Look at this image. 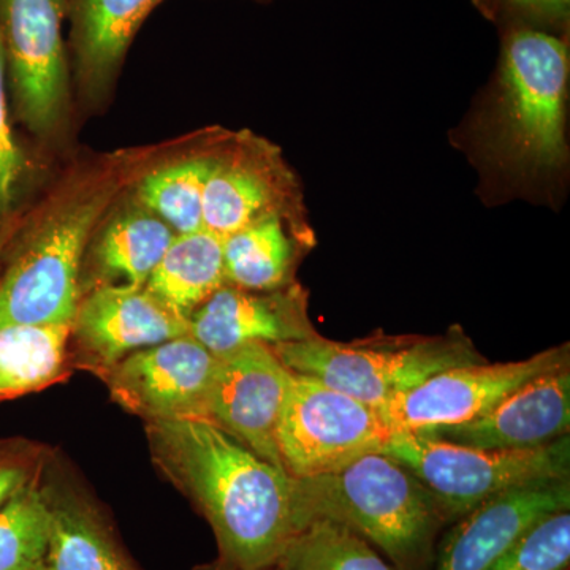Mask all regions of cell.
Listing matches in <instances>:
<instances>
[{
	"instance_id": "6da1fadb",
	"label": "cell",
	"mask_w": 570,
	"mask_h": 570,
	"mask_svg": "<svg viewBox=\"0 0 570 570\" xmlns=\"http://www.w3.org/2000/svg\"><path fill=\"white\" fill-rule=\"evenodd\" d=\"M160 142L80 151L62 160L22 214L0 266V326L70 325L82 257L97 225Z\"/></svg>"
},
{
	"instance_id": "7a4b0ae2",
	"label": "cell",
	"mask_w": 570,
	"mask_h": 570,
	"mask_svg": "<svg viewBox=\"0 0 570 570\" xmlns=\"http://www.w3.org/2000/svg\"><path fill=\"white\" fill-rule=\"evenodd\" d=\"M569 77L560 36L523 24L505 33L493 81L460 138L489 200L553 202L564 187Z\"/></svg>"
},
{
	"instance_id": "3957f363",
	"label": "cell",
	"mask_w": 570,
	"mask_h": 570,
	"mask_svg": "<svg viewBox=\"0 0 570 570\" xmlns=\"http://www.w3.org/2000/svg\"><path fill=\"white\" fill-rule=\"evenodd\" d=\"M153 463L208 521L235 570L276 568L306 528L295 479L209 420L146 422Z\"/></svg>"
},
{
	"instance_id": "277c9868",
	"label": "cell",
	"mask_w": 570,
	"mask_h": 570,
	"mask_svg": "<svg viewBox=\"0 0 570 570\" xmlns=\"http://www.w3.org/2000/svg\"><path fill=\"white\" fill-rule=\"evenodd\" d=\"M306 527L314 520L343 524L370 542L396 570H430L444 509L403 463L370 453L330 474L295 479Z\"/></svg>"
},
{
	"instance_id": "5b68a950",
	"label": "cell",
	"mask_w": 570,
	"mask_h": 570,
	"mask_svg": "<svg viewBox=\"0 0 570 570\" xmlns=\"http://www.w3.org/2000/svg\"><path fill=\"white\" fill-rule=\"evenodd\" d=\"M69 0H0V50L18 129L59 164L77 151L78 121L63 36Z\"/></svg>"
},
{
	"instance_id": "8992f818",
	"label": "cell",
	"mask_w": 570,
	"mask_h": 570,
	"mask_svg": "<svg viewBox=\"0 0 570 570\" xmlns=\"http://www.w3.org/2000/svg\"><path fill=\"white\" fill-rule=\"evenodd\" d=\"M273 351L292 373L374 409L441 371L487 362L460 328L442 336H371L348 343L316 335Z\"/></svg>"
},
{
	"instance_id": "52a82bcc",
	"label": "cell",
	"mask_w": 570,
	"mask_h": 570,
	"mask_svg": "<svg viewBox=\"0 0 570 570\" xmlns=\"http://www.w3.org/2000/svg\"><path fill=\"white\" fill-rule=\"evenodd\" d=\"M422 480L449 523L489 499L534 483L570 479V436L535 449L464 448L397 431L382 450Z\"/></svg>"
},
{
	"instance_id": "ba28073f",
	"label": "cell",
	"mask_w": 570,
	"mask_h": 570,
	"mask_svg": "<svg viewBox=\"0 0 570 570\" xmlns=\"http://www.w3.org/2000/svg\"><path fill=\"white\" fill-rule=\"evenodd\" d=\"M395 433L379 409L316 379L291 374L276 442L284 471L292 478L330 474L382 452Z\"/></svg>"
},
{
	"instance_id": "9c48e42d",
	"label": "cell",
	"mask_w": 570,
	"mask_h": 570,
	"mask_svg": "<svg viewBox=\"0 0 570 570\" xmlns=\"http://www.w3.org/2000/svg\"><path fill=\"white\" fill-rule=\"evenodd\" d=\"M305 195L283 149L253 130H228L204 197V228L225 236L266 217L311 225Z\"/></svg>"
},
{
	"instance_id": "30bf717a",
	"label": "cell",
	"mask_w": 570,
	"mask_h": 570,
	"mask_svg": "<svg viewBox=\"0 0 570 570\" xmlns=\"http://www.w3.org/2000/svg\"><path fill=\"white\" fill-rule=\"evenodd\" d=\"M569 362V344H561L519 362L450 367L400 393L379 412L396 433L469 422L531 379Z\"/></svg>"
},
{
	"instance_id": "8fae6325",
	"label": "cell",
	"mask_w": 570,
	"mask_h": 570,
	"mask_svg": "<svg viewBox=\"0 0 570 570\" xmlns=\"http://www.w3.org/2000/svg\"><path fill=\"white\" fill-rule=\"evenodd\" d=\"M216 362L187 333L124 356L99 379L119 407L145 423L205 419Z\"/></svg>"
},
{
	"instance_id": "7c38bea8",
	"label": "cell",
	"mask_w": 570,
	"mask_h": 570,
	"mask_svg": "<svg viewBox=\"0 0 570 570\" xmlns=\"http://www.w3.org/2000/svg\"><path fill=\"white\" fill-rule=\"evenodd\" d=\"M189 333V321L145 285H104L80 296L70 324L73 370L100 377L124 356Z\"/></svg>"
},
{
	"instance_id": "4fadbf2b",
	"label": "cell",
	"mask_w": 570,
	"mask_h": 570,
	"mask_svg": "<svg viewBox=\"0 0 570 570\" xmlns=\"http://www.w3.org/2000/svg\"><path fill=\"white\" fill-rule=\"evenodd\" d=\"M216 356L205 420L284 469L276 431L292 371L266 344H247Z\"/></svg>"
},
{
	"instance_id": "5bb4252c",
	"label": "cell",
	"mask_w": 570,
	"mask_h": 570,
	"mask_svg": "<svg viewBox=\"0 0 570 570\" xmlns=\"http://www.w3.org/2000/svg\"><path fill=\"white\" fill-rule=\"evenodd\" d=\"M164 0H69L71 86L78 121L104 115L115 100L127 55Z\"/></svg>"
},
{
	"instance_id": "9a60e30c",
	"label": "cell",
	"mask_w": 570,
	"mask_h": 570,
	"mask_svg": "<svg viewBox=\"0 0 570 570\" xmlns=\"http://www.w3.org/2000/svg\"><path fill=\"white\" fill-rule=\"evenodd\" d=\"M40 490L50 517L48 570H142L102 502L55 449Z\"/></svg>"
},
{
	"instance_id": "2e32d148",
	"label": "cell",
	"mask_w": 570,
	"mask_h": 570,
	"mask_svg": "<svg viewBox=\"0 0 570 570\" xmlns=\"http://www.w3.org/2000/svg\"><path fill=\"white\" fill-rule=\"evenodd\" d=\"M569 430L570 366L564 365L531 379L479 417L417 433L464 448L520 450L542 448Z\"/></svg>"
},
{
	"instance_id": "e0dca14e",
	"label": "cell",
	"mask_w": 570,
	"mask_h": 570,
	"mask_svg": "<svg viewBox=\"0 0 570 570\" xmlns=\"http://www.w3.org/2000/svg\"><path fill=\"white\" fill-rule=\"evenodd\" d=\"M189 335L223 355L247 344L273 347L318 333L311 324L307 292L295 281L264 292L225 284L189 317Z\"/></svg>"
},
{
	"instance_id": "ac0fdd59",
	"label": "cell",
	"mask_w": 570,
	"mask_h": 570,
	"mask_svg": "<svg viewBox=\"0 0 570 570\" xmlns=\"http://www.w3.org/2000/svg\"><path fill=\"white\" fill-rule=\"evenodd\" d=\"M570 510V479L505 491L453 521L430 570H489L538 521Z\"/></svg>"
},
{
	"instance_id": "d6986e66",
	"label": "cell",
	"mask_w": 570,
	"mask_h": 570,
	"mask_svg": "<svg viewBox=\"0 0 570 570\" xmlns=\"http://www.w3.org/2000/svg\"><path fill=\"white\" fill-rule=\"evenodd\" d=\"M228 130L209 126L163 141L130 193L176 235L204 228V197Z\"/></svg>"
},
{
	"instance_id": "ffe728a7",
	"label": "cell",
	"mask_w": 570,
	"mask_h": 570,
	"mask_svg": "<svg viewBox=\"0 0 570 570\" xmlns=\"http://www.w3.org/2000/svg\"><path fill=\"white\" fill-rule=\"evenodd\" d=\"M175 232L129 189L110 206L82 257L80 296L104 285L141 287L153 275Z\"/></svg>"
},
{
	"instance_id": "44dd1931",
	"label": "cell",
	"mask_w": 570,
	"mask_h": 570,
	"mask_svg": "<svg viewBox=\"0 0 570 570\" xmlns=\"http://www.w3.org/2000/svg\"><path fill=\"white\" fill-rule=\"evenodd\" d=\"M223 239L227 284L258 292L295 283L299 258L316 242L311 225L283 217H266Z\"/></svg>"
},
{
	"instance_id": "7402d4cb",
	"label": "cell",
	"mask_w": 570,
	"mask_h": 570,
	"mask_svg": "<svg viewBox=\"0 0 570 570\" xmlns=\"http://www.w3.org/2000/svg\"><path fill=\"white\" fill-rule=\"evenodd\" d=\"M73 371L70 325L0 326V403L61 384Z\"/></svg>"
},
{
	"instance_id": "603a6c76",
	"label": "cell",
	"mask_w": 570,
	"mask_h": 570,
	"mask_svg": "<svg viewBox=\"0 0 570 570\" xmlns=\"http://www.w3.org/2000/svg\"><path fill=\"white\" fill-rule=\"evenodd\" d=\"M225 284L224 239L200 228L175 236L145 287L189 321Z\"/></svg>"
},
{
	"instance_id": "cb8c5ba5",
	"label": "cell",
	"mask_w": 570,
	"mask_h": 570,
	"mask_svg": "<svg viewBox=\"0 0 570 570\" xmlns=\"http://www.w3.org/2000/svg\"><path fill=\"white\" fill-rule=\"evenodd\" d=\"M59 164L45 157L14 124L0 50V235L28 212Z\"/></svg>"
},
{
	"instance_id": "d4e9b609",
	"label": "cell",
	"mask_w": 570,
	"mask_h": 570,
	"mask_svg": "<svg viewBox=\"0 0 570 570\" xmlns=\"http://www.w3.org/2000/svg\"><path fill=\"white\" fill-rule=\"evenodd\" d=\"M276 570H396L370 542L330 520H314L277 561Z\"/></svg>"
},
{
	"instance_id": "484cf974",
	"label": "cell",
	"mask_w": 570,
	"mask_h": 570,
	"mask_svg": "<svg viewBox=\"0 0 570 570\" xmlns=\"http://www.w3.org/2000/svg\"><path fill=\"white\" fill-rule=\"evenodd\" d=\"M50 517L39 482L0 512V570H48Z\"/></svg>"
},
{
	"instance_id": "4316f807",
	"label": "cell",
	"mask_w": 570,
	"mask_h": 570,
	"mask_svg": "<svg viewBox=\"0 0 570 570\" xmlns=\"http://www.w3.org/2000/svg\"><path fill=\"white\" fill-rule=\"evenodd\" d=\"M570 510L551 513L502 554L489 570H569Z\"/></svg>"
},
{
	"instance_id": "83f0119b",
	"label": "cell",
	"mask_w": 570,
	"mask_h": 570,
	"mask_svg": "<svg viewBox=\"0 0 570 570\" xmlns=\"http://www.w3.org/2000/svg\"><path fill=\"white\" fill-rule=\"evenodd\" d=\"M52 449L32 439L0 438V512L39 482Z\"/></svg>"
},
{
	"instance_id": "f1b7e54d",
	"label": "cell",
	"mask_w": 570,
	"mask_h": 570,
	"mask_svg": "<svg viewBox=\"0 0 570 570\" xmlns=\"http://www.w3.org/2000/svg\"><path fill=\"white\" fill-rule=\"evenodd\" d=\"M497 2V0H494ZM523 26L542 31H564L570 17V0H501Z\"/></svg>"
},
{
	"instance_id": "f546056e",
	"label": "cell",
	"mask_w": 570,
	"mask_h": 570,
	"mask_svg": "<svg viewBox=\"0 0 570 570\" xmlns=\"http://www.w3.org/2000/svg\"><path fill=\"white\" fill-rule=\"evenodd\" d=\"M18 223H20V220H18ZM18 223L11 225L10 228H7V230L0 235V266H2L3 255H6L7 247H9L11 236H13L14 228H17Z\"/></svg>"
},
{
	"instance_id": "4dcf8cb0",
	"label": "cell",
	"mask_w": 570,
	"mask_h": 570,
	"mask_svg": "<svg viewBox=\"0 0 570 570\" xmlns=\"http://www.w3.org/2000/svg\"><path fill=\"white\" fill-rule=\"evenodd\" d=\"M474 3L487 17L494 18V13H497V2L494 0H474Z\"/></svg>"
},
{
	"instance_id": "1f68e13d",
	"label": "cell",
	"mask_w": 570,
	"mask_h": 570,
	"mask_svg": "<svg viewBox=\"0 0 570 570\" xmlns=\"http://www.w3.org/2000/svg\"><path fill=\"white\" fill-rule=\"evenodd\" d=\"M193 570H235L234 568H230V566L227 564V562H224L220 560V558H217V560H214L212 562H206V564L197 566V568H194Z\"/></svg>"
},
{
	"instance_id": "d6a6232c",
	"label": "cell",
	"mask_w": 570,
	"mask_h": 570,
	"mask_svg": "<svg viewBox=\"0 0 570 570\" xmlns=\"http://www.w3.org/2000/svg\"><path fill=\"white\" fill-rule=\"evenodd\" d=\"M272 570H276V569H272Z\"/></svg>"
}]
</instances>
